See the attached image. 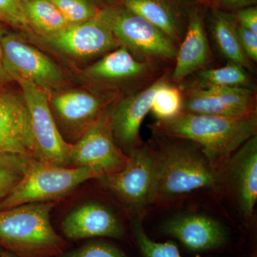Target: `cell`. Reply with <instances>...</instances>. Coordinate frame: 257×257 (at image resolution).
<instances>
[{"mask_svg": "<svg viewBox=\"0 0 257 257\" xmlns=\"http://www.w3.org/2000/svg\"><path fill=\"white\" fill-rule=\"evenodd\" d=\"M229 177L243 214L252 215L257 201V137L253 136L231 155Z\"/></svg>", "mask_w": 257, "mask_h": 257, "instance_id": "19", "label": "cell"}, {"mask_svg": "<svg viewBox=\"0 0 257 257\" xmlns=\"http://www.w3.org/2000/svg\"><path fill=\"white\" fill-rule=\"evenodd\" d=\"M55 204L30 203L0 211V246L21 257L58 254L64 241L51 224Z\"/></svg>", "mask_w": 257, "mask_h": 257, "instance_id": "3", "label": "cell"}, {"mask_svg": "<svg viewBox=\"0 0 257 257\" xmlns=\"http://www.w3.org/2000/svg\"><path fill=\"white\" fill-rule=\"evenodd\" d=\"M134 231L139 246L145 257H182L175 243H157L150 239L144 231L140 221H135Z\"/></svg>", "mask_w": 257, "mask_h": 257, "instance_id": "27", "label": "cell"}, {"mask_svg": "<svg viewBox=\"0 0 257 257\" xmlns=\"http://www.w3.org/2000/svg\"><path fill=\"white\" fill-rule=\"evenodd\" d=\"M159 63L141 62L126 47L108 52L84 70V75L95 83L105 95L119 99L118 89L130 88L132 92L148 87L165 72Z\"/></svg>", "mask_w": 257, "mask_h": 257, "instance_id": "6", "label": "cell"}, {"mask_svg": "<svg viewBox=\"0 0 257 257\" xmlns=\"http://www.w3.org/2000/svg\"><path fill=\"white\" fill-rule=\"evenodd\" d=\"M99 8H105V7L113 6V5H119L123 0H94Z\"/></svg>", "mask_w": 257, "mask_h": 257, "instance_id": "34", "label": "cell"}, {"mask_svg": "<svg viewBox=\"0 0 257 257\" xmlns=\"http://www.w3.org/2000/svg\"><path fill=\"white\" fill-rule=\"evenodd\" d=\"M99 16L119 46L126 47L137 60L159 64L175 60L178 48L175 42L140 15L116 5L100 8Z\"/></svg>", "mask_w": 257, "mask_h": 257, "instance_id": "5", "label": "cell"}, {"mask_svg": "<svg viewBox=\"0 0 257 257\" xmlns=\"http://www.w3.org/2000/svg\"><path fill=\"white\" fill-rule=\"evenodd\" d=\"M40 38L62 55L79 60L103 56L119 47L110 28L99 14L89 21L68 25L55 35Z\"/></svg>", "mask_w": 257, "mask_h": 257, "instance_id": "11", "label": "cell"}, {"mask_svg": "<svg viewBox=\"0 0 257 257\" xmlns=\"http://www.w3.org/2000/svg\"><path fill=\"white\" fill-rule=\"evenodd\" d=\"M168 74L165 72L148 87L122 96L111 104V130L116 145L126 155L140 146L142 123L151 109L157 91L168 80Z\"/></svg>", "mask_w": 257, "mask_h": 257, "instance_id": "13", "label": "cell"}, {"mask_svg": "<svg viewBox=\"0 0 257 257\" xmlns=\"http://www.w3.org/2000/svg\"><path fill=\"white\" fill-rule=\"evenodd\" d=\"M0 257H18L11 251H0Z\"/></svg>", "mask_w": 257, "mask_h": 257, "instance_id": "36", "label": "cell"}, {"mask_svg": "<svg viewBox=\"0 0 257 257\" xmlns=\"http://www.w3.org/2000/svg\"><path fill=\"white\" fill-rule=\"evenodd\" d=\"M118 99L101 93L84 89H69L50 94V106L54 108L62 124L82 135L104 109Z\"/></svg>", "mask_w": 257, "mask_h": 257, "instance_id": "15", "label": "cell"}, {"mask_svg": "<svg viewBox=\"0 0 257 257\" xmlns=\"http://www.w3.org/2000/svg\"><path fill=\"white\" fill-rule=\"evenodd\" d=\"M62 229L67 238H122L124 229L121 221L109 208L100 203L88 202L69 212L62 223Z\"/></svg>", "mask_w": 257, "mask_h": 257, "instance_id": "17", "label": "cell"}, {"mask_svg": "<svg viewBox=\"0 0 257 257\" xmlns=\"http://www.w3.org/2000/svg\"><path fill=\"white\" fill-rule=\"evenodd\" d=\"M156 138L159 150H155L157 178L153 202L216 185L218 173L214 163L199 147L184 140Z\"/></svg>", "mask_w": 257, "mask_h": 257, "instance_id": "2", "label": "cell"}, {"mask_svg": "<svg viewBox=\"0 0 257 257\" xmlns=\"http://www.w3.org/2000/svg\"><path fill=\"white\" fill-rule=\"evenodd\" d=\"M30 111L21 91L0 89V153L34 157Z\"/></svg>", "mask_w": 257, "mask_h": 257, "instance_id": "14", "label": "cell"}, {"mask_svg": "<svg viewBox=\"0 0 257 257\" xmlns=\"http://www.w3.org/2000/svg\"><path fill=\"white\" fill-rule=\"evenodd\" d=\"M12 82H13V79L5 70L3 60L0 57V89L6 87Z\"/></svg>", "mask_w": 257, "mask_h": 257, "instance_id": "33", "label": "cell"}, {"mask_svg": "<svg viewBox=\"0 0 257 257\" xmlns=\"http://www.w3.org/2000/svg\"><path fill=\"white\" fill-rule=\"evenodd\" d=\"M8 31H7L6 29H5V25L4 24L0 22V57L2 58V47H1V42L2 39L4 37L5 34L7 33Z\"/></svg>", "mask_w": 257, "mask_h": 257, "instance_id": "35", "label": "cell"}, {"mask_svg": "<svg viewBox=\"0 0 257 257\" xmlns=\"http://www.w3.org/2000/svg\"><path fill=\"white\" fill-rule=\"evenodd\" d=\"M69 25L89 21L99 14V7L94 0H50Z\"/></svg>", "mask_w": 257, "mask_h": 257, "instance_id": "26", "label": "cell"}, {"mask_svg": "<svg viewBox=\"0 0 257 257\" xmlns=\"http://www.w3.org/2000/svg\"><path fill=\"white\" fill-rule=\"evenodd\" d=\"M100 174L89 167H58L32 157L21 180L0 204V211L35 202H53Z\"/></svg>", "mask_w": 257, "mask_h": 257, "instance_id": "4", "label": "cell"}, {"mask_svg": "<svg viewBox=\"0 0 257 257\" xmlns=\"http://www.w3.org/2000/svg\"><path fill=\"white\" fill-rule=\"evenodd\" d=\"M182 91L167 80L155 94L150 111L157 120L170 119L182 112Z\"/></svg>", "mask_w": 257, "mask_h": 257, "instance_id": "25", "label": "cell"}, {"mask_svg": "<svg viewBox=\"0 0 257 257\" xmlns=\"http://www.w3.org/2000/svg\"><path fill=\"white\" fill-rule=\"evenodd\" d=\"M209 28L216 46L229 62L253 72V63L248 60L240 44L238 23L234 13L209 10Z\"/></svg>", "mask_w": 257, "mask_h": 257, "instance_id": "21", "label": "cell"}, {"mask_svg": "<svg viewBox=\"0 0 257 257\" xmlns=\"http://www.w3.org/2000/svg\"><path fill=\"white\" fill-rule=\"evenodd\" d=\"M60 257H126L118 248L104 242L86 243L77 249L69 251Z\"/></svg>", "mask_w": 257, "mask_h": 257, "instance_id": "29", "label": "cell"}, {"mask_svg": "<svg viewBox=\"0 0 257 257\" xmlns=\"http://www.w3.org/2000/svg\"><path fill=\"white\" fill-rule=\"evenodd\" d=\"M182 91V112L235 118L257 113L256 89L226 87Z\"/></svg>", "mask_w": 257, "mask_h": 257, "instance_id": "12", "label": "cell"}, {"mask_svg": "<svg viewBox=\"0 0 257 257\" xmlns=\"http://www.w3.org/2000/svg\"><path fill=\"white\" fill-rule=\"evenodd\" d=\"M210 59L202 8L197 5L189 11L187 30L177 50L171 80L177 83L183 82L198 71L206 69Z\"/></svg>", "mask_w": 257, "mask_h": 257, "instance_id": "16", "label": "cell"}, {"mask_svg": "<svg viewBox=\"0 0 257 257\" xmlns=\"http://www.w3.org/2000/svg\"><path fill=\"white\" fill-rule=\"evenodd\" d=\"M122 170L99 178L111 192L128 205L143 206L153 202L157 178L155 150L140 146L127 154Z\"/></svg>", "mask_w": 257, "mask_h": 257, "instance_id": "10", "label": "cell"}, {"mask_svg": "<svg viewBox=\"0 0 257 257\" xmlns=\"http://www.w3.org/2000/svg\"><path fill=\"white\" fill-rule=\"evenodd\" d=\"M179 84L181 90L226 87L255 89L247 70L232 62L219 68L198 71Z\"/></svg>", "mask_w": 257, "mask_h": 257, "instance_id": "22", "label": "cell"}, {"mask_svg": "<svg viewBox=\"0 0 257 257\" xmlns=\"http://www.w3.org/2000/svg\"><path fill=\"white\" fill-rule=\"evenodd\" d=\"M32 157L0 153V204L23 178Z\"/></svg>", "mask_w": 257, "mask_h": 257, "instance_id": "24", "label": "cell"}, {"mask_svg": "<svg viewBox=\"0 0 257 257\" xmlns=\"http://www.w3.org/2000/svg\"><path fill=\"white\" fill-rule=\"evenodd\" d=\"M164 231L194 251L215 249L228 241V233L219 221L201 214L175 216L164 225Z\"/></svg>", "mask_w": 257, "mask_h": 257, "instance_id": "18", "label": "cell"}, {"mask_svg": "<svg viewBox=\"0 0 257 257\" xmlns=\"http://www.w3.org/2000/svg\"><path fill=\"white\" fill-rule=\"evenodd\" d=\"M111 105L88 126L77 143L71 145L70 167H89L102 177L119 172L126 165L127 155L116 145L111 130Z\"/></svg>", "mask_w": 257, "mask_h": 257, "instance_id": "8", "label": "cell"}, {"mask_svg": "<svg viewBox=\"0 0 257 257\" xmlns=\"http://www.w3.org/2000/svg\"><path fill=\"white\" fill-rule=\"evenodd\" d=\"M32 31L40 37L50 36L68 26L65 19L50 0H20Z\"/></svg>", "mask_w": 257, "mask_h": 257, "instance_id": "23", "label": "cell"}, {"mask_svg": "<svg viewBox=\"0 0 257 257\" xmlns=\"http://www.w3.org/2000/svg\"><path fill=\"white\" fill-rule=\"evenodd\" d=\"M194 3L208 10H219L226 13H235L237 10L254 6L257 0H193Z\"/></svg>", "mask_w": 257, "mask_h": 257, "instance_id": "30", "label": "cell"}, {"mask_svg": "<svg viewBox=\"0 0 257 257\" xmlns=\"http://www.w3.org/2000/svg\"><path fill=\"white\" fill-rule=\"evenodd\" d=\"M234 13L236 21L240 26L257 33L256 5L246 7Z\"/></svg>", "mask_w": 257, "mask_h": 257, "instance_id": "32", "label": "cell"}, {"mask_svg": "<svg viewBox=\"0 0 257 257\" xmlns=\"http://www.w3.org/2000/svg\"><path fill=\"white\" fill-rule=\"evenodd\" d=\"M1 47L3 65L13 81L31 83L47 92L64 84L63 72L58 65L18 33L7 32Z\"/></svg>", "mask_w": 257, "mask_h": 257, "instance_id": "7", "label": "cell"}, {"mask_svg": "<svg viewBox=\"0 0 257 257\" xmlns=\"http://www.w3.org/2000/svg\"><path fill=\"white\" fill-rule=\"evenodd\" d=\"M0 22L28 35H32L34 32L24 14L20 0H0Z\"/></svg>", "mask_w": 257, "mask_h": 257, "instance_id": "28", "label": "cell"}, {"mask_svg": "<svg viewBox=\"0 0 257 257\" xmlns=\"http://www.w3.org/2000/svg\"><path fill=\"white\" fill-rule=\"evenodd\" d=\"M119 5L146 19L175 44L182 41L184 15L177 0H123Z\"/></svg>", "mask_w": 257, "mask_h": 257, "instance_id": "20", "label": "cell"}, {"mask_svg": "<svg viewBox=\"0 0 257 257\" xmlns=\"http://www.w3.org/2000/svg\"><path fill=\"white\" fill-rule=\"evenodd\" d=\"M157 137L184 140L197 145L212 163L227 160L256 136L257 113L246 117L181 112L150 125Z\"/></svg>", "mask_w": 257, "mask_h": 257, "instance_id": "1", "label": "cell"}, {"mask_svg": "<svg viewBox=\"0 0 257 257\" xmlns=\"http://www.w3.org/2000/svg\"><path fill=\"white\" fill-rule=\"evenodd\" d=\"M25 96L34 140V158L58 167L69 166L71 145L59 131L51 110L46 91L27 82H18Z\"/></svg>", "mask_w": 257, "mask_h": 257, "instance_id": "9", "label": "cell"}, {"mask_svg": "<svg viewBox=\"0 0 257 257\" xmlns=\"http://www.w3.org/2000/svg\"><path fill=\"white\" fill-rule=\"evenodd\" d=\"M240 44L245 55L253 63L257 62V33L240 26L238 24Z\"/></svg>", "mask_w": 257, "mask_h": 257, "instance_id": "31", "label": "cell"}]
</instances>
